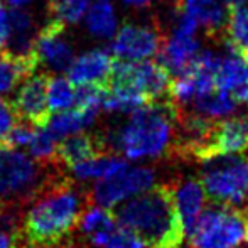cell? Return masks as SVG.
I'll use <instances>...</instances> for the list:
<instances>
[{
	"mask_svg": "<svg viewBox=\"0 0 248 248\" xmlns=\"http://www.w3.org/2000/svg\"><path fill=\"white\" fill-rule=\"evenodd\" d=\"M174 196H176L177 208L184 223V230H189L199 215L204 209L206 193L199 177H184L179 181H172Z\"/></svg>",
	"mask_w": 248,
	"mask_h": 248,
	"instance_id": "cell-18",
	"label": "cell"
},
{
	"mask_svg": "<svg viewBox=\"0 0 248 248\" xmlns=\"http://www.w3.org/2000/svg\"><path fill=\"white\" fill-rule=\"evenodd\" d=\"M204 193L213 204L232 206L248 213V157L240 154L215 157L199 170Z\"/></svg>",
	"mask_w": 248,
	"mask_h": 248,
	"instance_id": "cell-5",
	"label": "cell"
},
{
	"mask_svg": "<svg viewBox=\"0 0 248 248\" xmlns=\"http://www.w3.org/2000/svg\"><path fill=\"white\" fill-rule=\"evenodd\" d=\"M56 150H58V139L52 137L46 127H37L29 145L31 157L43 164H51L56 162Z\"/></svg>",
	"mask_w": 248,
	"mask_h": 248,
	"instance_id": "cell-28",
	"label": "cell"
},
{
	"mask_svg": "<svg viewBox=\"0 0 248 248\" xmlns=\"http://www.w3.org/2000/svg\"><path fill=\"white\" fill-rule=\"evenodd\" d=\"M113 62L111 51L93 47L76 56L68 69V78L76 86H108Z\"/></svg>",
	"mask_w": 248,
	"mask_h": 248,
	"instance_id": "cell-13",
	"label": "cell"
},
{
	"mask_svg": "<svg viewBox=\"0 0 248 248\" xmlns=\"http://www.w3.org/2000/svg\"><path fill=\"white\" fill-rule=\"evenodd\" d=\"M245 228V211L213 204L202 209L194 225L187 230L189 248H240Z\"/></svg>",
	"mask_w": 248,
	"mask_h": 248,
	"instance_id": "cell-6",
	"label": "cell"
},
{
	"mask_svg": "<svg viewBox=\"0 0 248 248\" xmlns=\"http://www.w3.org/2000/svg\"><path fill=\"white\" fill-rule=\"evenodd\" d=\"M93 201L90 189L69 177L51 184L24 211V236L29 248L58 247L73 240L79 221Z\"/></svg>",
	"mask_w": 248,
	"mask_h": 248,
	"instance_id": "cell-1",
	"label": "cell"
},
{
	"mask_svg": "<svg viewBox=\"0 0 248 248\" xmlns=\"http://www.w3.org/2000/svg\"><path fill=\"white\" fill-rule=\"evenodd\" d=\"M37 66L56 75L64 73L75 61V47L66 34V26L51 19L43 26L36 41Z\"/></svg>",
	"mask_w": 248,
	"mask_h": 248,
	"instance_id": "cell-9",
	"label": "cell"
},
{
	"mask_svg": "<svg viewBox=\"0 0 248 248\" xmlns=\"http://www.w3.org/2000/svg\"><path fill=\"white\" fill-rule=\"evenodd\" d=\"M245 242L248 245V213H247V228H245Z\"/></svg>",
	"mask_w": 248,
	"mask_h": 248,
	"instance_id": "cell-36",
	"label": "cell"
},
{
	"mask_svg": "<svg viewBox=\"0 0 248 248\" xmlns=\"http://www.w3.org/2000/svg\"><path fill=\"white\" fill-rule=\"evenodd\" d=\"M86 242L93 248H145L144 243L134 233L120 226L118 223L86 236Z\"/></svg>",
	"mask_w": 248,
	"mask_h": 248,
	"instance_id": "cell-23",
	"label": "cell"
},
{
	"mask_svg": "<svg viewBox=\"0 0 248 248\" xmlns=\"http://www.w3.org/2000/svg\"><path fill=\"white\" fill-rule=\"evenodd\" d=\"M17 118L19 117H17L12 103L0 98V142L5 140L10 130L17 125Z\"/></svg>",
	"mask_w": 248,
	"mask_h": 248,
	"instance_id": "cell-30",
	"label": "cell"
},
{
	"mask_svg": "<svg viewBox=\"0 0 248 248\" xmlns=\"http://www.w3.org/2000/svg\"><path fill=\"white\" fill-rule=\"evenodd\" d=\"M47 101L54 113L71 110L76 103V90L71 79L61 75H54L47 78Z\"/></svg>",
	"mask_w": 248,
	"mask_h": 248,
	"instance_id": "cell-26",
	"label": "cell"
},
{
	"mask_svg": "<svg viewBox=\"0 0 248 248\" xmlns=\"http://www.w3.org/2000/svg\"><path fill=\"white\" fill-rule=\"evenodd\" d=\"M218 90L230 95L236 105L248 107V64L238 52L226 47V54L221 56L218 75Z\"/></svg>",
	"mask_w": 248,
	"mask_h": 248,
	"instance_id": "cell-14",
	"label": "cell"
},
{
	"mask_svg": "<svg viewBox=\"0 0 248 248\" xmlns=\"http://www.w3.org/2000/svg\"><path fill=\"white\" fill-rule=\"evenodd\" d=\"M12 9H26L27 5L34 3V0H5Z\"/></svg>",
	"mask_w": 248,
	"mask_h": 248,
	"instance_id": "cell-35",
	"label": "cell"
},
{
	"mask_svg": "<svg viewBox=\"0 0 248 248\" xmlns=\"http://www.w3.org/2000/svg\"><path fill=\"white\" fill-rule=\"evenodd\" d=\"M83 20L88 34L96 39H113L118 32V16L111 0H93Z\"/></svg>",
	"mask_w": 248,
	"mask_h": 248,
	"instance_id": "cell-20",
	"label": "cell"
},
{
	"mask_svg": "<svg viewBox=\"0 0 248 248\" xmlns=\"http://www.w3.org/2000/svg\"><path fill=\"white\" fill-rule=\"evenodd\" d=\"M128 166V162L115 154H100L90 160L78 164L71 169L73 176L79 181H90V179H107L113 174L124 170Z\"/></svg>",
	"mask_w": 248,
	"mask_h": 248,
	"instance_id": "cell-21",
	"label": "cell"
},
{
	"mask_svg": "<svg viewBox=\"0 0 248 248\" xmlns=\"http://www.w3.org/2000/svg\"><path fill=\"white\" fill-rule=\"evenodd\" d=\"M125 5L134 7V9H147L152 3V0H122Z\"/></svg>",
	"mask_w": 248,
	"mask_h": 248,
	"instance_id": "cell-34",
	"label": "cell"
},
{
	"mask_svg": "<svg viewBox=\"0 0 248 248\" xmlns=\"http://www.w3.org/2000/svg\"><path fill=\"white\" fill-rule=\"evenodd\" d=\"M34 71H36L34 66L0 52V98L12 93L19 86V83L29 78Z\"/></svg>",
	"mask_w": 248,
	"mask_h": 248,
	"instance_id": "cell-24",
	"label": "cell"
},
{
	"mask_svg": "<svg viewBox=\"0 0 248 248\" xmlns=\"http://www.w3.org/2000/svg\"><path fill=\"white\" fill-rule=\"evenodd\" d=\"M64 177L66 170L56 162L43 164L0 142V209H26L44 189Z\"/></svg>",
	"mask_w": 248,
	"mask_h": 248,
	"instance_id": "cell-4",
	"label": "cell"
},
{
	"mask_svg": "<svg viewBox=\"0 0 248 248\" xmlns=\"http://www.w3.org/2000/svg\"><path fill=\"white\" fill-rule=\"evenodd\" d=\"M0 248H29V245L22 235H17L0 225Z\"/></svg>",
	"mask_w": 248,
	"mask_h": 248,
	"instance_id": "cell-31",
	"label": "cell"
},
{
	"mask_svg": "<svg viewBox=\"0 0 248 248\" xmlns=\"http://www.w3.org/2000/svg\"><path fill=\"white\" fill-rule=\"evenodd\" d=\"M0 9H3V7H2V0H0Z\"/></svg>",
	"mask_w": 248,
	"mask_h": 248,
	"instance_id": "cell-37",
	"label": "cell"
},
{
	"mask_svg": "<svg viewBox=\"0 0 248 248\" xmlns=\"http://www.w3.org/2000/svg\"><path fill=\"white\" fill-rule=\"evenodd\" d=\"M191 111L202 115L206 118H211V120H216V118L235 113L236 103L230 95L216 88L191 101Z\"/></svg>",
	"mask_w": 248,
	"mask_h": 248,
	"instance_id": "cell-22",
	"label": "cell"
},
{
	"mask_svg": "<svg viewBox=\"0 0 248 248\" xmlns=\"http://www.w3.org/2000/svg\"><path fill=\"white\" fill-rule=\"evenodd\" d=\"M162 34L157 27L139 22H127L118 29L111 41V54L120 61L140 62L159 54L162 47Z\"/></svg>",
	"mask_w": 248,
	"mask_h": 248,
	"instance_id": "cell-8",
	"label": "cell"
},
{
	"mask_svg": "<svg viewBox=\"0 0 248 248\" xmlns=\"http://www.w3.org/2000/svg\"><path fill=\"white\" fill-rule=\"evenodd\" d=\"M49 2H51V3H52V2H56V0H49Z\"/></svg>",
	"mask_w": 248,
	"mask_h": 248,
	"instance_id": "cell-39",
	"label": "cell"
},
{
	"mask_svg": "<svg viewBox=\"0 0 248 248\" xmlns=\"http://www.w3.org/2000/svg\"><path fill=\"white\" fill-rule=\"evenodd\" d=\"M199 51V41L196 36H189V34H181L172 31L167 39H164L162 47L159 51V64H162L167 69L169 75L174 78L183 75L191 64L194 58H196Z\"/></svg>",
	"mask_w": 248,
	"mask_h": 248,
	"instance_id": "cell-16",
	"label": "cell"
},
{
	"mask_svg": "<svg viewBox=\"0 0 248 248\" xmlns=\"http://www.w3.org/2000/svg\"><path fill=\"white\" fill-rule=\"evenodd\" d=\"M10 36V19L5 9H0V51H3Z\"/></svg>",
	"mask_w": 248,
	"mask_h": 248,
	"instance_id": "cell-32",
	"label": "cell"
},
{
	"mask_svg": "<svg viewBox=\"0 0 248 248\" xmlns=\"http://www.w3.org/2000/svg\"><path fill=\"white\" fill-rule=\"evenodd\" d=\"M115 219L132 232L145 248H181L184 223L177 208L172 184H157L149 191L117 204Z\"/></svg>",
	"mask_w": 248,
	"mask_h": 248,
	"instance_id": "cell-3",
	"label": "cell"
},
{
	"mask_svg": "<svg viewBox=\"0 0 248 248\" xmlns=\"http://www.w3.org/2000/svg\"><path fill=\"white\" fill-rule=\"evenodd\" d=\"M223 43L228 49L238 52L242 58L248 54V7L230 14Z\"/></svg>",
	"mask_w": 248,
	"mask_h": 248,
	"instance_id": "cell-25",
	"label": "cell"
},
{
	"mask_svg": "<svg viewBox=\"0 0 248 248\" xmlns=\"http://www.w3.org/2000/svg\"><path fill=\"white\" fill-rule=\"evenodd\" d=\"M179 108L172 100L149 103L130 113L115 130L100 134L108 154L120 152L130 160L174 157Z\"/></svg>",
	"mask_w": 248,
	"mask_h": 248,
	"instance_id": "cell-2",
	"label": "cell"
},
{
	"mask_svg": "<svg viewBox=\"0 0 248 248\" xmlns=\"http://www.w3.org/2000/svg\"><path fill=\"white\" fill-rule=\"evenodd\" d=\"M176 9L189 14L208 36L223 39L230 20L225 0H177Z\"/></svg>",
	"mask_w": 248,
	"mask_h": 248,
	"instance_id": "cell-15",
	"label": "cell"
},
{
	"mask_svg": "<svg viewBox=\"0 0 248 248\" xmlns=\"http://www.w3.org/2000/svg\"><path fill=\"white\" fill-rule=\"evenodd\" d=\"M100 110L101 108L96 107H73L71 110L52 115L46 128L54 139H66L69 135L81 134L95 124Z\"/></svg>",
	"mask_w": 248,
	"mask_h": 248,
	"instance_id": "cell-19",
	"label": "cell"
},
{
	"mask_svg": "<svg viewBox=\"0 0 248 248\" xmlns=\"http://www.w3.org/2000/svg\"><path fill=\"white\" fill-rule=\"evenodd\" d=\"M155 186V170L152 167H130L100 179L90 187L92 201L100 208H115L118 202L139 196Z\"/></svg>",
	"mask_w": 248,
	"mask_h": 248,
	"instance_id": "cell-7",
	"label": "cell"
},
{
	"mask_svg": "<svg viewBox=\"0 0 248 248\" xmlns=\"http://www.w3.org/2000/svg\"><path fill=\"white\" fill-rule=\"evenodd\" d=\"M10 19V36L3 47V54L22 62L34 66L37 69L36 59V41H37V24L34 16L26 9H12L9 12Z\"/></svg>",
	"mask_w": 248,
	"mask_h": 248,
	"instance_id": "cell-12",
	"label": "cell"
},
{
	"mask_svg": "<svg viewBox=\"0 0 248 248\" xmlns=\"http://www.w3.org/2000/svg\"><path fill=\"white\" fill-rule=\"evenodd\" d=\"M100 154H108L105 150L100 134H75L62 139L56 150V164L64 170H71L75 166L90 160Z\"/></svg>",
	"mask_w": 248,
	"mask_h": 248,
	"instance_id": "cell-17",
	"label": "cell"
},
{
	"mask_svg": "<svg viewBox=\"0 0 248 248\" xmlns=\"http://www.w3.org/2000/svg\"><path fill=\"white\" fill-rule=\"evenodd\" d=\"M248 149V113L235 115L225 120L215 122L211 135L206 144L199 149L194 159L209 160L215 157L232 155Z\"/></svg>",
	"mask_w": 248,
	"mask_h": 248,
	"instance_id": "cell-10",
	"label": "cell"
},
{
	"mask_svg": "<svg viewBox=\"0 0 248 248\" xmlns=\"http://www.w3.org/2000/svg\"><path fill=\"white\" fill-rule=\"evenodd\" d=\"M243 59H247V61H248V54H247V56H245V58H243Z\"/></svg>",
	"mask_w": 248,
	"mask_h": 248,
	"instance_id": "cell-38",
	"label": "cell"
},
{
	"mask_svg": "<svg viewBox=\"0 0 248 248\" xmlns=\"http://www.w3.org/2000/svg\"><path fill=\"white\" fill-rule=\"evenodd\" d=\"M12 107L17 117L32 127H46L51 118L47 101V75H31L19 86Z\"/></svg>",
	"mask_w": 248,
	"mask_h": 248,
	"instance_id": "cell-11",
	"label": "cell"
},
{
	"mask_svg": "<svg viewBox=\"0 0 248 248\" xmlns=\"http://www.w3.org/2000/svg\"><path fill=\"white\" fill-rule=\"evenodd\" d=\"M93 0H56L51 3L52 19L64 26H76L85 19Z\"/></svg>",
	"mask_w": 248,
	"mask_h": 248,
	"instance_id": "cell-27",
	"label": "cell"
},
{
	"mask_svg": "<svg viewBox=\"0 0 248 248\" xmlns=\"http://www.w3.org/2000/svg\"><path fill=\"white\" fill-rule=\"evenodd\" d=\"M225 5L228 9V12H236L240 9H245L248 7V0H225Z\"/></svg>",
	"mask_w": 248,
	"mask_h": 248,
	"instance_id": "cell-33",
	"label": "cell"
},
{
	"mask_svg": "<svg viewBox=\"0 0 248 248\" xmlns=\"http://www.w3.org/2000/svg\"><path fill=\"white\" fill-rule=\"evenodd\" d=\"M36 128L37 127H32V125L26 124V122L17 124L16 127L10 130V134L7 135V139L3 142L14 149L29 147L31 142H32V139H34V134H36Z\"/></svg>",
	"mask_w": 248,
	"mask_h": 248,
	"instance_id": "cell-29",
	"label": "cell"
}]
</instances>
